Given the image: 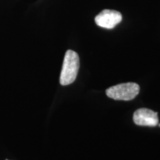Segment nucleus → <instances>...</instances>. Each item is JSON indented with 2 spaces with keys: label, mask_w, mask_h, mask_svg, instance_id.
Returning <instances> with one entry per match:
<instances>
[{
  "label": "nucleus",
  "mask_w": 160,
  "mask_h": 160,
  "mask_svg": "<svg viewBox=\"0 0 160 160\" xmlns=\"http://www.w3.org/2000/svg\"><path fill=\"white\" fill-rule=\"evenodd\" d=\"M79 69V57L75 51L68 50L64 58L62 68L60 74V84L68 85L77 79Z\"/></svg>",
  "instance_id": "nucleus-1"
},
{
  "label": "nucleus",
  "mask_w": 160,
  "mask_h": 160,
  "mask_svg": "<svg viewBox=\"0 0 160 160\" xmlns=\"http://www.w3.org/2000/svg\"><path fill=\"white\" fill-rule=\"evenodd\" d=\"M139 93V86L137 83L128 82L112 86L106 91L109 98L115 100L130 101L133 99Z\"/></svg>",
  "instance_id": "nucleus-2"
},
{
  "label": "nucleus",
  "mask_w": 160,
  "mask_h": 160,
  "mask_svg": "<svg viewBox=\"0 0 160 160\" xmlns=\"http://www.w3.org/2000/svg\"><path fill=\"white\" fill-rule=\"evenodd\" d=\"M122 16L119 12L113 10H103L95 17L98 26L106 29H112L121 22Z\"/></svg>",
  "instance_id": "nucleus-3"
},
{
  "label": "nucleus",
  "mask_w": 160,
  "mask_h": 160,
  "mask_svg": "<svg viewBox=\"0 0 160 160\" xmlns=\"http://www.w3.org/2000/svg\"><path fill=\"white\" fill-rule=\"evenodd\" d=\"M136 125L155 127L159 124L158 113L148 108H140L135 111L133 117Z\"/></svg>",
  "instance_id": "nucleus-4"
},
{
  "label": "nucleus",
  "mask_w": 160,
  "mask_h": 160,
  "mask_svg": "<svg viewBox=\"0 0 160 160\" xmlns=\"http://www.w3.org/2000/svg\"><path fill=\"white\" fill-rule=\"evenodd\" d=\"M159 127H160V124H159Z\"/></svg>",
  "instance_id": "nucleus-5"
}]
</instances>
